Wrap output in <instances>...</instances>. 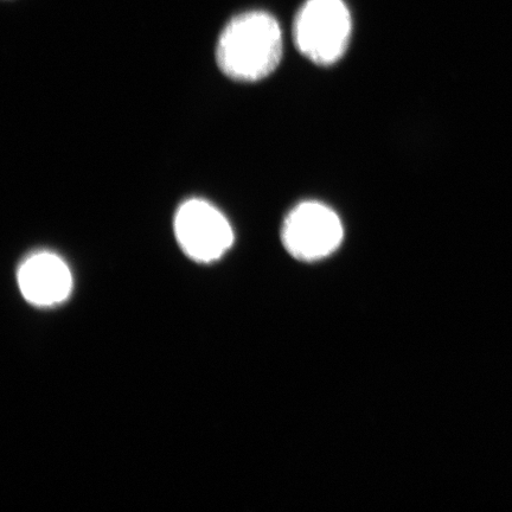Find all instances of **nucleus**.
I'll use <instances>...</instances> for the list:
<instances>
[{
    "label": "nucleus",
    "instance_id": "nucleus-1",
    "mask_svg": "<svg viewBox=\"0 0 512 512\" xmlns=\"http://www.w3.org/2000/svg\"><path fill=\"white\" fill-rule=\"evenodd\" d=\"M284 42L280 25L265 11L236 16L221 32L216 60L224 75L239 82L264 80L279 67Z\"/></svg>",
    "mask_w": 512,
    "mask_h": 512
},
{
    "label": "nucleus",
    "instance_id": "nucleus-2",
    "mask_svg": "<svg viewBox=\"0 0 512 512\" xmlns=\"http://www.w3.org/2000/svg\"><path fill=\"white\" fill-rule=\"evenodd\" d=\"M352 21L343 0H307L293 23V40L307 60L334 66L347 53Z\"/></svg>",
    "mask_w": 512,
    "mask_h": 512
},
{
    "label": "nucleus",
    "instance_id": "nucleus-3",
    "mask_svg": "<svg viewBox=\"0 0 512 512\" xmlns=\"http://www.w3.org/2000/svg\"><path fill=\"white\" fill-rule=\"evenodd\" d=\"M344 239L341 219L316 201L299 203L285 217L281 241L288 254L303 262H316L334 254Z\"/></svg>",
    "mask_w": 512,
    "mask_h": 512
},
{
    "label": "nucleus",
    "instance_id": "nucleus-4",
    "mask_svg": "<svg viewBox=\"0 0 512 512\" xmlns=\"http://www.w3.org/2000/svg\"><path fill=\"white\" fill-rule=\"evenodd\" d=\"M175 234L183 252L202 264L219 260L234 242L226 216L203 200H189L178 208Z\"/></svg>",
    "mask_w": 512,
    "mask_h": 512
},
{
    "label": "nucleus",
    "instance_id": "nucleus-5",
    "mask_svg": "<svg viewBox=\"0 0 512 512\" xmlns=\"http://www.w3.org/2000/svg\"><path fill=\"white\" fill-rule=\"evenodd\" d=\"M18 286L23 297L36 306L64 302L72 292L73 278L60 256L49 252L32 254L18 270Z\"/></svg>",
    "mask_w": 512,
    "mask_h": 512
}]
</instances>
